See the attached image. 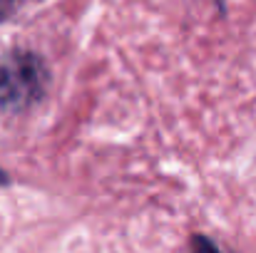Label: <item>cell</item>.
I'll return each instance as SVG.
<instances>
[{
	"label": "cell",
	"mask_w": 256,
	"mask_h": 253,
	"mask_svg": "<svg viewBox=\"0 0 256 253\" xmlns=\"http://www.w3.org/2000/svg\"><path fill=\"white\" fill-rule=\"evenodd\" d=\"M50 82L48 65L40 55L28 50H10L0 57V109L20 114L35 107Z\"/></svg>",
	"instance_id": "1"
},
{
	"label": "cell",
	"mask_w": 256,
	"mask_h": 253,
	"mask_svg": "<svg viewBox=\"0 0 256 253\" xmlns=\"http://www.w3.org/2000/svg\"><path fill=\"white\" fill-rule=\"evenodd\" d=\"M189 253H222V251L216 249L214 241H209L206 236L196 234V236L192 239V244H189Z\"/></svg>",
	"instance_id": "2"
},
{
	"label": "cell",
	"mask_w": 256,
	"mask_h": 253,
	"mask_svg": "<svg viewBox=\"0 0 256 253\" xmlns=\"http://www.w3.org/2000/svg\"><path fill=\"white\" fill-rule=\"evenodd\" d=\"M15 7H18V0H0V22L8 20L15 12Z\"/></svg>",
	"instance_id": "3"
},
{
	"label": "cell",
	"mask_w": 256,
	"mask_h": 253,
	"mask_svg": "<svg viewBox=\"0 0 256 253\" xmlns=\"http://www.w3.org/2000/svg\"><path fill=\"white\" fill-rule=\"evenodd\" d=\"M0 184H8V174H5L2 169H0Z\"/></svg>",
	"instance_id": "4"
}]
</instances>
